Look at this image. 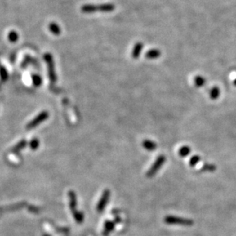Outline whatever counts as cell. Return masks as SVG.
Here are the masks:
<instances>
[{
	"instance_id": "cell-21",
	"label": "cell",
	"mask_w": 236,
	"mask_h": 236,
	"mask_svg": "<svg viewBox=\"0 0 236 236\" xmlns=\"http://www.w3.org/2000/svg\"><path fill=\"white\" fill-rule=\"evenodd\" d=\"M113 228H114V224L113 223V222H107L105 225V232H107V233H109L110 231L113 230Z\"/></svg>"
},
{
	"instance_id": "cell-1",
	"label": "cell",
	"mask_w": 236,
	"mask_h": 236,
	"mask_svg": "<svg viewBox=\"0 0 236 236\" xmlns=\"http://www.w3.org/2000/svg\"><path fill=\"white\" fill-rule=\"evenodd\" d=\"M115 9V6L113 3H104V4L100 5L87 4L82 6L81 11L82 12L86 14H90V13L96 12L97 11H102V12H110Z\"/></svg>"
},
{
	"instance_id": "cell-15",
	"label": "cell",
	"mask_w": 236,
	"mask_h": 236,
	"mask_svg": "<svg viewBox=\"0 0 236 236\" xmlns=\"http://www.w3.org/2000/svg\"><path fill=\"white\" fill-rule=\"evenodd\" d=\"M8 38H9V40L10 42L15 43L19 40V34H18V33L16 31H11L9 32Z\"/></svg>"
},
{
	"instance_id": "cell-23",
	"label": "cell",
	"mask_w": 236,
	"mask_h": 236,
	"mask_svg": "<svg viewBox=\"0 0 236 236\" xmlns=\"http://www.w3.org/2000/svg\"><path fill=\"white\" fill-rule=\"evenodd\" d=\"M234 84H235V86L236 87V79L235 80H234Z\"/></svg>"
},
{
	"instance_id": "cell-18",
	"label": "cell",
	"mask_w": 236,
	"mask_h": 236,
	"mask_svg": "<svg viewBox=\"0 0 236 236\" xmlns=\"http://www.w3.org/2000/svg\"><path fill=\"white\" fill-rule=\"evenodd\" d=\"M73 216L74 219H76V221H77L78 223H80V222H82V220H83V215H82V213H81V212L75 211V212H73Z\"/></svg>"
},
{
	"instance_id": "cell-12",
	"label": "cell",
	"mask_w": 236,
	"mask_h": 236,
	"mask_svg": "<svg viewBox=\"0 0 236 236\" xmlns=\"http://www.w3.org/2000/svg\"><path fill=\"white\" fill-rule=\"evenodd\" d=\"M219 96H220V90H219V87H212V88L211 89L210 92H209V96H210L211 100H217Z\"/></svg>"
},
{
	"instance_id": "cell-16",
	"label": "cell",
	"mask_w": 236,
	"mask_h": 236,
	"mask_svg": "<svg viewBox=\"0 0 236 236\" xmlns=\"http://www.w3.org/2000/svg\"><path fill=\"white\" fill-rule=\"evenodd\" d=\"M0 77H1L2 81H6L8 79L7 70L3 67H0Z\"/></svg>"
},
{
	"instance_id": "cell-6",
	"label": "cell",
	"mask_w": 236,
	"mask_h": 236,
	"mask_svg": "<svg viewBox=\"0 0 236 236\" xmlns=\"http://www.w3.org/2000/svg\"><path fill=\"white\" fill-rule=\"evenodd\" d=\"M164 161H165V157L160 156L159 158H158V160L155 161L154 165L151 167V169H150L149 171H148V176H153V175H154L155 173L158 171V170L161 167V165H162V164L164 162Z\"/></svg>"
},
{
	"instance_id": "cell-14",
	"label": "cell",
	"mask_w": 236,
	"mask_h": 236,
	"mask_svg": "<svg viewBox=\"0 0 236 236\" xmlns=\"http://www.w3.org/2000/svg\"><path fill=\"white\" fill-rule=\"evenodd\" d=\"M32 81L34 87H38L42 83V79H41V77L39 75L34 74V75H32Z\"/></svg>"
},
{
	"instance_id": "cell-3",
	"label": "cell",
	"mask_w": 236,
	"mask_h": 236,
	"mask_svg": "<svg viewBox=\"0 0 236 236\" xmlns=\"http://www.w3.org/2000/svg\"><path fill=\"white\" fill-rule=\"evenodd\" d=\"M49 117V113L47 111H43L42 113L37 115L34 119H32L31 121L26 125V128L28 130L29 129H33V128H35L36 126L40 125L41 123H42L43 122L45 121L47 118Z\"/></svg>"
},
{
	"instance_id": "cell-22",
	"label": "cell",
	"mask_w": 236,
	"mask_h": 236,
	"mask_svg": "<svg viewBox=\"0 0 236 236\" xmlns=\"http://www.w3.org/2000/svg\"><path fill=\"white\" fill-rule=\"evenodd\" d=\"M198 161H199V156H194L191 158L190 160V165L191 166H194L196 164Z\"/></svg>"
},
{
	"instance_id": "cell-19",
	"label": "cell",
	"mask_w": 236,
	"mask_h": 236,
	"mask_svg": "<svg viewBox=\"0 0 236 236\" xmlns=\"http://www.w3.org/2000/svg\"><path fill=\"white\" fill-rule=\"evenodd\" d=\"M189 151H190V148H189V147L184 146V147H183V148H180L179 153H180V156L184 157V156H186V155H187L188 154H189Z\"/></svg>"
},
{
	"instance_id": "cell-5",
	"label": "cell",
	"mask_w": 236,
	"mask_h": 236,
	"mask_svg": "<svg viewBox=\"0 0 236 236\" xmlns=\"http://www.w3.org/2000/svg\"><path fill=\"white\" fill-rule=\"evenodd\" d=\"M109 196H110L109 190H108V189H105V190L103 192V196H102V197H101V199H100V202H99L98 205H97V210H98L99 212H102V211L104 210V209H105L107 203H108V200H109Z\"/></svg>"
},
{
	"instance_id": "cell-9",
	"label": "cell",
	"mask_w": 236,
	"mask_h": 236,
	"mask_svg": "<svg viewBox=\"0 0 236 236\" xmlns=\"http://www.w3.org/2000/svg\"><path fill=\"white\" fill-rule=\"evenodd\" d=\"M69 197H70V207L71 209L72 212H74L76 211V206H77V197L74 192H70L69 194Z\"/></svg>"
},
{
	"instance_id": "cell-13",
	"label": "cell",
	"mask_w": 236,
	"mask_h": 236,
	"mask_svg": "<svg viewBox=\"0 0 236 236\" xmlns=\"http://www.w3.org/2000/svg\"><path fill=\"white\" fill-rule=\"evenodd\" d=\"M206 83V79L202 76H196L194 78V84L196 87H203Z\"/></svg>"
},
{
	"instance_id": "cell-2",
	"label": "cell",
	"mask_w": 236,
	"mask_h": 236,
	"mask_svg": "<svg viewBox=\"0 0 236 236\" xmlns=\"http://www.w3.org/2000/svg\"><path fill=\"white\" fill-rule=\"evenodd\" d=\"M44 59L45 60L46 64L47 65V70H48V77L50 79V81L53 82H56L57 81V75L55 73V67H54V63L53 60V57L49 53H46L44 55Z\"/></svg>"
},
{
	"instance_id": "cell-7",
	"label": "cell",
	"mask_w": 236,
	"mask_h": 236,
	"mask_svg": "<svg viewBox=\"0 0 236 236\" xmlns=\"http://www.w3.org/2000/svg\"><path fill=\"white\" fill-rule=\"evenodd\" d=\"M143 50V44L141 42H138L134 46L132 51H131V57L134 59H138L141 55Z\"/></svg>"
},
{
	"instance_id": "cell-17",
	"label": "cell",
	"mask_w": 236,
	"mask_h": 236,
	"mask_svg": "<svg viewBox=\"0 0 236 236\" xmlns=\"http://www.w3.org/2000/svg\"><path fill=\"white\" fill-rule=\"evenodd\" d=\"M26 145H27V142H26L24 140H22V141H21L19 143V144H17L16 145V147L13 148V151H20L21 149H22V148H24V147H25Z\"/></svg>"
},
{
	"instance_id": "cell-4",
	"label": "cell",
	"mask_w": 236,
	"mask_h": 236,
	"mask_svg": "<svg viewBox=\"0 0 236 236\" xmlns=\"http://www.w3.org/2000/svg\"><path fill=\"white\" fill-rule=\"evenodd\" d=\"M165 222L168 224H180L184 225H191L194 222L193 221L184 218L176 217V216H167L165 218Z\"/></svg>"
},
{
	"instance_id": "cell-24",
	"label": "cell",
	"mask_w": 236,
	"mask_h": 236,
	"mask_svg": "<svg viewBox=\"0 0 236 236\" xmlns=\"http://www.w3.org/2000/svg\"><path fill=\"white\" fill-rule=\"evenodd\" d=\"M45 236H47V235H45Z\"/></svg>"
},
{
	"instance_id": "cell-10",
	"label": "cell",
	"mask_w": 236,
	"mask_h": 236,
	"mask_svg": "<svg viewBox=\"0 0 236 236\" xmlns=\"http://www.w3.org/2000/svg\"><path fill=\"white\" fill-rule=\"evenodd\" d=\"M142 145L145 149L148 150V151H153L157 148L156 143L153 141H150V140H145Z\"/></svg>"
},
{
	"instance_id": "cell-11",
	"label": "cell",
	"mask_w": 236,
	"mask_h": 236,
	"mask_svg": "<svg viewBox=\"0 0 236 236\" xmlns=\"http://www.w3.org/2000/svg\"><path fill=\"white\" fill-rule=\"evenodd\" d=\"M49 29H50L51 32L52 34H55V35H58V34H60V32H61L60 28L59 27L58 24L55 22H51L49 24Z\"/></svg>"
},
{
	"instance_id": "cell-8",
	"label": "cell",
	"mask_w": 236,
	"mask_h": 236,
	"mask_svg": "<svg viewBox=\"0 0 236 236\" xmlns=\"http://www.w3.org/2000/svg\"><path fill=\"white\" fill-rule=\"evenodd\" d=\"M161 51L158 49H151V50L148 51L145 54V57L149 60H154V59H158L161 57Z\"/></svg>"
},
{
	"instance_id": "cell-20",
	"label": "cell",
	"mask_w": 236,
	"mask_h": 236,
	"mask_svg": "<svg viewBox=\"0 0 236 236\" xmlns=\"http://www.w3.org/2000/svg\"><path fill=\"white\" fill-rule=\"evenodd\" d=\"M39 146V141L37 138H34V139L31 140L30 142V148L32 150H36Z\"/></svg>"
}]
</instances>
